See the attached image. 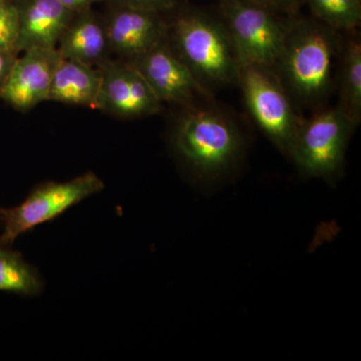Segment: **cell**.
I'll list each match as a JSON object with an SVG mask.
<instances>
[{"label":"cell","instance_id":"6da1fadb","mask_svg":"<svg viewBox=\"0 0 361 361\" xmlns=\"http://www.w3.org/2000/svg\"><path fill=\"white\" fill-rule=\"evenodd\" d=\"M341 32L314 18H292L274 71L296 110L322 106L334 85Z\"/></svg>","mask_w":361,"mask_h":361},{"label":"cell","instance_id":"7a4b0ae2","mask_svg":"<svg viewBox=\"0 0 361 361\" xmlns=\"http://www.w3.org/2000/svg\"><path fill=\"white\" fill-rule=\"evenodd\" d=\"M184 106L173 135L176 152L197 179L225 177L237 167L245 149L238 123L213 101Z\"/></svg>","mask_w":361,"mask_h":361},{"label":"cell","instance_id":"3957f363","mask_svg":"<svg viewBox=\"0 0 361 361\" xmlns=\"http://www.w3.org/2000/svg\"><path fill=\"white\" fill-rule=\"evenodd\" d=\"M171 49L206 89L237 84L240 70L222 18L206 11L183 14L171 32Z\"/></svg>","mask_w":361,"mask_h":361},{"label":"cell","instance_id":"277c9868","mask_svg":"<svg viewBox=\"0 0 361 361\" xmlns=\"http://www.w3.org/2000/svg\"><path fill=\"white\" fill-rule=\"evenodd\" d=\"M218 14L231 37L240 66L274 70L293 18L249 0H219Z\"/></svg>","mask_w":361,"mask_h":361},{"label":"cell","instance_id":"5b68a950","mask_svg":"<svg viewBox=\"0 0 361 361\" xmlns=\"http://www.w3.org/2000/svg\"><path fill=\"white\" fill-rule=\"evenodd\" d=\"M237 85L254 122L278 149L290 156L301 118L273 68L240 66Z\"/></svg>","mask_w":361,"mask_h":361},{"label":"cell","instance_id":"8992f818","mask_svg":"<svg viewBox=\"0 0 361 361\" xmlns=\"http://www.w3.org/2000/svg\"><path fill=\"white\" fill-rule=\"evenodd\" d=\"M356 127L337 106L322 108L301 120L290 157L304 174L332 179L341 172Z\"/></svg>","mask_w":361,"mask_h":361},{"label":"cell","instance_id":"52a82bcc","mask_svg":"<svg viewBox=\"0 0 361 361\" xmlns=\"http://www.w3.org/2000/svg\"><path fill=\"white\" fill-rule=\"evenodd\" d=\"M103 189L104 183L90 172L68 182L39 185L20 205L0 208V222L4 227L0 243L13 246L20 235L56 219L71 207Z\"/></svg>","mask_w":361,"mask_h":361},{"label":"cell","instance_id":"ba28073f","mask_svg":"<svg viewBox=\"0 0 361 361\" xmlns=\"http://www.w3.org/2000/svg\"><path fill=\"white\" fill-rule=\"evenodd\" d=\"M130 63L163 102L187 104L213 101L212 92L195 78L169 44L168 37Z\"/></svg>","mask_w":361,"mask_h":361},{"label":"cell","instance_id":"9c48e42d","mask_svg":"<svg viewBox=\"0 0 361 361\" xmlns=\"http://www.w3.org/2000/svg\"><path fill=\"white\" fill-rule=\"evenodd\" d=\"M61 56L56 49L25 51L16 59L6 82L0 90V99L18 111H27L49 101L52 78Z\"/></svg>","mask_w":361,"mask_h":361},{"label":"cell","instance_id":"30bf717a","mask_svg":"<svg viewBox=\"0 0 361 361\" xmlns=\"http://www.w3.org/2000/svg\"><path fill=\"white\" fill-rule=\"evenodd\" d=\"M161 102L132 63L106 66L102 71L99 109L125 118L154 115Z\"/></svg>","mask_w":361,"mask_h":361},{"label":"cell","instance_id":"8fae6325","mask_svg":"<svg viewBox=\"0 0 361 361\" xmlns=\"http://www.w3.org/2000/svg\"><path fill=\"white\" fill-rule=\"evenodd\" d=\"M108 44L130 59L153 49L168 37V26L160 13L123 6L106 30Z\"/></svg>","mask_w":361,"mask_h":361},{"label":"cell","instance_id":"7c38bea8","mask_svg":"<svg viewBox=\"0 0 361 361\" xmlns=\"http://www.w3.org/2000/svg\"><path fill=\"white\" fill-rule=\"evenodd\" d=\"M20 13L18 51L56 49L68 26L70 11L61 0H32Z\"/></svg>","mask_w":361,"mask_h":361},{"label":"cell","instance_id":"4fadbf2b","mask_svg":"<svg viewBox=\"0 0 361 361\" xmlns=\"http://www.w3.org/2000/svg\"><path fill=\"white\" fill-rule=\"evenodd\" d=\"M101 87L102 73L82 61L61 58L52 78L49 99L99 109Z\"/></svg>","mask_w":361,"mask_h":361},{"label":"cell","instance_id":"5bb4252c","mask_svg":"<svg viewBox=\"0 0 361 361\" xmlns=\"http://www.w3.org/2000/svg\"><path fill=\"white\" fill-rule=\"evenodd\" d=\"M343 40L339 58L337 108L356 126L361 121V42L355 32Z\"/></svg>","mask_w":361,"mask_h":361},{"label":"cell","instance_id":"9a60e30c","mask_svg":"<svg viewBox=\"0 0 361 361\" xmlns=\"http://www.w3.org/2000/svg\"><path fill=\"white\" fill-rule=\"evenodd\" d=\"M61 58L90 65L99 61L108 45L106 30L97 21L85 18L68 26L59 39Z\"/></svg>","mask_w":361,"mask_h":361},{"label":"cell","instance_id":"2e32d148","mask_svg":"<svg viewBox=\"0 0 361 361\" xmlns=\"http://www.w3.org/2000/svg\"><path fill=\"white\" fill-rule=\"evenodd\" d=\"M44 288L39 270L23 258L13 246L0 243V291L35 296Z\"/></svg>","mask_w":361,"mask_h":361},{"label":"cell","instance_id":"e0dca14e","mask_svg":"<svg viewBox=\"0 0 361 361\" xmlns=\"http://www.w3.org/2000/svg\"><path fill=\"white\" fill-rule=\"evenodd\" d=\"M311 16L339 32L357 30L361 23V0H304Z\"/></svg>","mask_w":361,"mask_h":361},{"label":"cell","instance_id":"ac0fdd59","mask_svg":"<svg viewBox=\"0 0 361 361\" xmlns=\"http://www.w3.org/2000/svg\"><path fill=\"white\" fill-rule=\"evenodd\" d=\"M20 32V11L0 0V49L18 54Z\"/></svg>","mask_w":361,"mask_h":361},{"label":"cell","instance_id":"d6986e66","mask_svg":"<svg viewBox=\"0 0 361 361\" xmlns=\"http://www.w3.org/2000/svg\"><path fill=\"white\" fill-rule=\"evenodd\" d=\"M249 1L289 18L299 16L301 8L304 6V0H249Z\"/></svg>","mask_w":361,"mask_h":361},{"label":"cell","instance_id":"ffe728a7","mask_svg":"<svg viewBox=\"0 0 361 361\" xmlns=\"http://www.w3.org/2000/svg\"><path fill=\"white\" fill-rule=\"evenodd\" d=\"M118 1L123 6L161 13L173 7L176 0H118Z\"/></svg>","mask_w":361,"mask_h":361},{"label":"cell","instance_id":"44dd1931","mask_svg":"<svg viewBox=\"0 0 361 361\" xmlns=\"http://www.w3.org/2000/svg\"><path fill=\"white\" fill-rule=\"evenodd\" d=\"M16 59V54H14V52L0 49V90L6 82L7 75H8Z\"/></svg>","mask_w":361,"mask_h":361},{"label":"cell","instance_id":"7402d4cb","mask_svg":"<svg viewBox=\"0 0 361 361\" xmlns=\"http://www.w3.org/2000/svg\"><path fill=\"white\" fill-rule=\"evenodd\" d=\"M63 6L66 7L70 11H78V9L84 8V7L89 6L92 0H61Z\"/></svg>","mask_w":361,"mask_h":361}]
</instances>
